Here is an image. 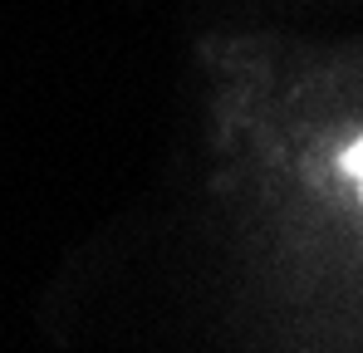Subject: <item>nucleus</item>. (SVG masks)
<instances>
[{"instance_id":"nucleus-1","label":"nucleus","mask_w":363,"mask_h":353,"mask_svg":"<svg viewBox=\"0 0 363 353\" xmlns=\"http://www.w3.org/2000/svg\"><path fill=\"white\" fill-rule=\"evenodd\" d=\"M339 172L354 181V191H359V201H363V133L344 147V152H339Z\"/></svg>"}]
</instances>
